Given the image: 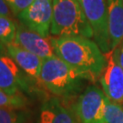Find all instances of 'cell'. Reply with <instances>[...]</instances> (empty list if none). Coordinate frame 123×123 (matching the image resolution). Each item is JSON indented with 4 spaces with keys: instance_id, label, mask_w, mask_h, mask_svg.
<instances>
[{
    "instance_id": "5b68a950",
    "label": "cell",
    "mask_w": 123,
    "mask_h": 123,
    "mask_svg": "<svg viewBox=\"0 0 123 123\" xmlns=\"http://www.w3.org/2000/svg\"><path fill=\"white\" fill-rule=\"evenodd\" d=\"M107 98L100 88L88 86L79 96L75 108L80 122L103 123Z\"/></svg>"
},
{
    "instance_id": "52a82bcc",
    "label": "cell",
    "mask_w": 123,
    "mask_h": 123,
    "mask_svg": "<svg viewBox=\"0 0 123 123\" xmlns=\"http://www.w3.org/2000/svg\"><path fill=\"white\" fill-rule=\"evenodd\" d=\"M0 47V89L10 94L28 92L29 78Z\"/></svg>"
},
{
    "instance_id": "9c48e42d",
    "label": "cell",
    "mask_w": 123,
    "mask_h": 123,
    "mask_svg": "<svg viewBox=\"0 0 123 123\" xmlns=\"http://www.w3.org/2000/svg\"><path fill=\"white\" fill-rule=\"evenodd\" d=\"M107 56V65L100 75L101 86L106 97L120 105L123 103V68L115 60L112 51Z\"/></svg>"
},
{
    "instance_id": "5bb4252c",
    "label": "cell",
    "mask_w": 123,
    "mask_h": 123,
    "mask_svg": "<svg viewBox=\"0 0 123 123\" xmlns=\"http://www.w3.org/2000/svg\"><path fill=\"white\" fill-rule=\"evenodd\" d=\"M27 104L26 98L23 93L10 94L0 89V109L10 108V109H22Z\"/></svg>"
},
{
    "instance_id": "30bf717a",
    "label": "cell",
    "mask_w": 123,
    "mask_h": 123,
    "mask_svg": "<svg viewBox=\"0 0 123 123\" xmlns=\"http://www.w3.org/2000/svg\"><path fill=\"white\" fill-rule=\"evenodd\" d=\"M6 49L7 55L29 79L40 83V70L43 59L15 44L6 46Z\"/></svg>"
},
{
    "instance_id": "7c38bea8",
    "label": "cell",
    "mask_w": 123,
    "mask_h": 123,
    "mask_svg": "<svg viewBox=\"0 0 123 123\" xmlns=\"http://www.w3.org/2000/svg\"><path fill=\"white\" fill-rule=\"evenodd\" d=\"M38 123H77L72 111L57 98H51L41 106Z\"/></svg>"
},
{
    "instance_id": "7a4b0ae2",
    "label": "cell",
    "mask_w": 123,
    "mask_h": 123,
    "mask_svg": "<svg viewBox=\"0 0 123 123\" xmlns=\"http://www.w3.org/2000/svg\"><path fill=\"white\" fill-rule=\"evenodd\" d=\"M84 80L88 79L56 55L42 62L40 83L55 96H73L81 89Z\"/></svg>"
},
{
    "instance_id": "6da1fadb",
    "label": "cell",
    "mask_w": 123,
    "mask_h": 123,
    "mask_svg": "<svg viewBox=\"0 0 123 123\" xmlns=\"http://www.w3.org/2000/svg\"><path fill=\"white\" fill-rule=\"evenodd\" d=\"M55 55L94 81L100 77L107 58L98 44L84 37H50Z\"/></svg>"
},
{
    "instance_id": "9a60e30c",
    "label": "cell",
    "mask_w": 123,
    "mask_h": 123,
    "mask_svg": "<svg viewBox=\"0 0 123 123\" xmlns=\"http://www.w3.org/2000/svg\"><path fill=\"white\" fill-rule=\"evenodd\" d=\"M103 123H123L122 107L107 98Z\"/></svg>"
},
{
    "instance_id": "e0dca14e",
    "label": "cell",
    "mask_w": 123,
    "mask_h": 123,
    "mask_svg": "<svg viewBox=\"0 0 123 123\" xmlns=\"http://www.w3.org/2000/svg\"><path fill=\"white\" fill-rule=\"evenodd\" d=\"M34 0H6L12 15L18 17L22 11L27 8Z\"/></svg>"
},
{
    "instance_id": "ba28073f",
    "label": "cell",
    "mask_w": 123,
    "mask_h": 123,
    "mask_svg": "<svg viewBox=\"0 0 123 123\" xmlns=\"http://www.w3.org/2000/svg\"><path fill=\"white\" fill-rule=\"evenodd\" d=\"M14 44L35 54L43 60L55 55L50 37H43L21 23L18 24Z\"/></svg>"
},
{
    "instance_id": "4fadbf2b",
    "label": "cell",
    "mask_w": 123,
    "mask_h": 123,
    "mask_svg": "<svg viewBox=\"0 0 123 123\" xmlns=\"http://www.w3.org/2000/svg\"><path fill=\"white\" fill-rule=\"evenodd\" d=\"M18 24L9 17L0 16V46L6 47L14 44Z\"/></svg>"
},
{
    "instance_id": "8fae6325",
    "label": "cell",
    "mask_w": 123,
    "mask_h": 123,
    "mask_svg": "<svg viewBox=\"0 0 123 123\" xmlns=\"http://www.w3.org/2000/svg\"><path fill=\"white\" fill-rule=\"evenodd\" d=\"M108 8L110 49L113 51L123 41V0H106Z\"/></svg>"
},
{
    "instance_id": "8992f818",
    "label": "cell",
    "mask_w": 123,
    "mask_h": 123,
    "mask_svg": "<svg viewBox=\"0 0 123 123\" xmlns=\"http://www.w3.org/2000/svg\"><path fill=\"white\" fill-rule=\"evenodd\" d=\"M53 16V0H34L17 18L21 24L43 37H49Z\"/></svg>"
},
{
    "instance_id": "ac0fdd59",
    "label": "cell",
    "mask_w": 123,
    "mask_h": 123,
    "mask_svg": "<svg viewBox=\"0 0 123 123\" xmlns=\"http://www.w3.org/2000/svg\"><path fill=\"white\" fill-rule=\"evenodd\" d=\"M112 54H113L115 60L123 68V41L112 51Z\"/></svg>"
},
{
    "instance_id": "d6986e66",
    "label": "cell",
    "mask_w": 123,
    "mask_h": 123,
    "mask_svg": "<svg viewBox=\"0 0 123 123\" xmlns=\"http://www.w3.org/2000/svg\"><path fill=\"white\" fill-rule=\"evenodd\" d=\"M0 16H5V17H9V18H11L12 16V13L6 0H0Z\"/></svg>"
},
{
    "instance_id": "2e32d148",
    "label": "cell",
    "mask_w": 123,
    "mask_h": 123,
    "mask_svg": "<svg viewBox=\"0 0 123 123\" xmlns=\"http://www.w3.org/2000/svg\"><path fill=\"white\" fill-rule=\"evenodd\" d=\"M26 116L19 109H0V123H25Z\"/></svg>"
},
{
    "instance_id": "3957f363",
    "label": "cell",
    "mask_w": 123,
    "mask_h": 123,
    "mask_svg": "<svg viewBox=\"0 0 123 123\" xmlns=\"http://www.w3.org/2000/svg\"><path fill=\"white\" fill-rule=\"evenodd\" d=\"M50 35L93 37V31L79 0H53Z\"/></svg>"
},
{
    "instance_id": "277c9868",
    "label": "cell",
    "mask_w": 123,
    "mask_h": 123,
    "mask_svg": "<svg viewBox=\"0 0 123 123\" xmlns=\"http://www.w3.org/2000/svg\"><path fill=\"white\" fill-rule=\"evenodd\" d=\"M93 31L95 42L105 55L110 53L108 8L106 0H79Z\"/></svg>"
}]
</instances>
